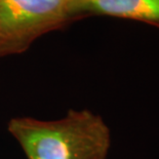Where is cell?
<instances>
[{
	"label": "cell",
	"instance_id": "cell-2",
	"mask_svg": "<svg viewBox=\"0 0 159 159\" xmlns=\"http://www.w3.org/2000/svg\"><path fill=\"white\" fill-rule=\"evenodd\" d=\"M71 0H0V57L25 52L72 20Z\"/></svg>",
	"mask_w": 159,
	"mask_h": 159
},
{
	"label": "cell",
	"instance_id": "cell-1",
	"mask_svg": "<svg viewBox=\"0 0 159 159\" xmlns=\"http://www.w3.org/2000/svg\"><path fill=\"white\" fill-rule=\"evenodd\" d=\"M7 131L27 159H107L112 142L103 117L89 109H71L57 120L13 117Z\"/></svg>",
	"mask_w": 159,
	"mask_h": 159
},
{
	"label": "cell",
	"instance_id": "cell-3",
	"mask_svg": "<svg viewBox=\"0 0 159 159\" xmlns=\"http://www.w3.org/2000/svg\"><path fill=\"white\" fill-rule=\"evenodd\" d=\"M72 20L108 16L147 24L159 29V0H71Z\"/></svg>",
	"mask_w": 159,
	"mask_h": 159
}]
</instances>
